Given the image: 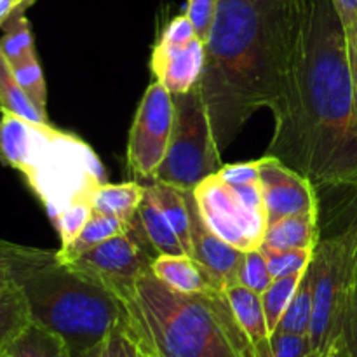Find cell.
Masks as SVG:
<instances>
[{
  "instance_id": "cell-39",
  "label": "cell",
  "mask_w": 357,
  "mask_h": 357,
  "mask_svg": "<svg viewBox=\"0 0 357 357\" xmlns=\"http://www.w3.org/2000/svg\"><path fill=\"white\" fill-rule=\"evenodd\" d=\"M23 3H31V2H21V0H0V28L10 17V14L17 9Z\"/></svg>"
},
{
  "instance_id": "cell-35",
  "label": "cell",
  "mask_w": 357,
  "mask_h": 357,
  "mask_svg": "<svg viewBox=\"0 0 357 357\" xmlns=\"http://www.w3.org/2000/svg\"><path fill=\"white\" fill-rule=\"evenodd\" d=\"M218 176L230 185H248L260 181V159L243 164H227Z\"/></svg>"
},
{
  "instance_id": "cell-41",
  "label": "cell",
  "mask_w": 357,
  "mask_h": 357,
  "mask_svg": "<svg viewBox=\"0 0 357 357\" xmlns=\"http://www.w3.org/2000/svg\"><path fill=\"white\" fill-rule=\"evenodd\" d=\"M6 288H7V284H6V282L2 281V279H0V293H2L3 289H6Z\"/></svg>"
},
{
  "instance_id": "cell-22",
  "label": "cell",
  "mask_w": 357,
  "mask_h": 357,
  "mask_svg": "<svg viewBox=\"0 0 357 357\" xmlns=\"http://www.w3.org/2000/svg\"><path fill=\"white\" fill-rule=\"evenodd\" d=\"M28 6L30 3H23V6L17 7L10 14L9 20L2 24L0 51L3 52V56H6L10 65H16V63L23 61L28 56L37 54L35 52V42L30 28V21H28L26 14H24Z\"/></svg>"
},
{
  "instance_id": "cell-9",
  "label": "cell",
  "mask_w": 357,
  "mask_h": 357,
  "mask_svg": "<svg viewBox=\"0 0 357 357\" xmlns=\"http://www.w3.org/2000/svg\"><path fill=\"white\" fill-rule=\"evenodd\" d=\"M155 257V250L146 241L136 215L128 232L91 248L80 257L70 260V264L86 272L94 281L101 282L122 302L135 291L136 282L150 271Z\"/></svg>"
},
{
  "instance_id": "cell-42",
  "label": "cell",
  "mask_w": 357,
  "mask_h": 357,
  "mask_svg": "<svg viewBox=\"0 0 357 357\" xmlns=\"http://www.w3.org/2000/svg\"><path fill=\"white\" fill-rule=\"evenodd\" d=\"M142 357H152V356L146 354V352H143V351H142Z\"/></svg>"
},
{
  "instance_id": "cell-27",
  "label": "cell",
  "mask_w": 357,
  "mask_h": 357,
  "mask_svg": "<svg viewBox=\"0 0 357 357\" xmlns=\"http://www.w3.org/2000/svg\"><path fill=\"white\" fill-rule=\"evenodd\" d=\"M13 66L14 77H16L17 84L26 94L28 100L38 108L44 115H47L45 108H47V87H45L44 72L38 63L37 54H31L24 58L23 61L16 63Z\"/></svg>"
},
{
  "instance_id": "cell-7",
  "label": "cell",
  "mask_w": 357,
  "mask_h": 357,
  "mask_svg": "<svg viewBox=\"0 0 357 357\" xmlns=\"http://www.w3.org/2000/svg\"><path fill=\"white\" fill-rule=\"evenodd\" d=\"M312 274V351L333 357L357 282L356 255L347 234L321 239L309 265Z\"/></svg>"
},
{
  "instance_id": "cell-8",
  "label": "cell",
  "mask_w": 357,
  "mask_h": 357,
  "mask_svg": "<svg viewBox=\"0 0 357 357\" xmlns=\"http://www.w3.org/2000/svg\"><path fill=\"white\" fill-rule=\"evenodd\" d=\"M194 197L206 225L230 246L251 251L264 244L268 222L260 181L230 185L213 174L194 188Z\"/></svg>"
},
{
  "instance_id": "cell-33",
  "label": "cell",
  "mask_w": 357,
  "mask_h": 357,
  "mask_svg": "<svg viewBox=\"0 0 357 357\" xmlns=\"http://www.w3.org/2000/svg\"><path fill=\"white\" fill-rule=\"evenodd\" d=\"M220 0H187L185 16L194 26L195 33L202 42H208L211 35L213 23H215L216 10H218Z\"/></svg>"
},
{
  "instance_id": "cell-23",
  "label": "cell",
  "mask_w": 357,
  "mask_h": 357,
  "mask_svg": "<svg viewBox=\"0 0 357 357\" xmlns=\"http://www.w3.org/2000/svg\"><path fill=\"white\" fill-rule=\"evenodd\" d=\"M0 108L28 119L35 124H49L47 115L42 114L23 93L16 77H14L13 66L7 61L2 51H0Z\"/></svg>"
},
{
  "instance_id": "cell-17",
  "label": "cell",
  "mask_w": 357,
  "mask_h": 357,
  "mask_svg": "<svg viewBox=\"0 0 357 357\" xmlns=\"http://www.w3.org/2000/svg\"><path fill=\"white\" fill-rule=\"evenodd\" d=\"M223 291H225L227 300H229L230 307H232V312L236 316L237 323L243 328L246 337L250 338L253 347L260 344V342L267 340L271 337V331H268L267 319H265L261 295L255 293L253 289L246 288V286L239 284V282L229 286Z\"/></svg>"
},
{
  "instance_id": "cell-40",
  "label": "cell",
  "mask_w": 357,
  "mask_h": 357,
  "mask_svg": "<svg viewBox=\"0 0 357 357\" xmlns=\"http://www.w3.org/2000/svg\"><path fill=\"white\" fill-rule=\"evenodd\" d=\"M307 357H331V356H328V354H321V352L312 351V352H310V354L307 356Z\"/></svg>"
},
{
  "instance_id": "cell-13",
  "label": "cell",
  "mask_w": 357,
  "mask_h": 357,
  "mask_svg": "<svg viewBox=\"0 0 357 357\" xmlns=\"http://www.w3.org/2000/svg\"><path fill=\"white\" fill-rule=\"evenodd\" d=\"M183 195L188 206V213H190V258H194L195 264L201 267L213 288L227 289L229 286L237 284L244 251L230 246L206 225L199 213L194 190H183Z\"/></svg>"
},
{
  "instance_id": "cell-34",
  "label": "cell",
  "mask_w": 357,
  "mask_h": 357,
  "mask_svg": "<svg viewBox=\"0 0 357 357\" xmlns=\"http://www.w3.org/2000/svg\"><path fill=\"white\" fill-rule=\"evenodd\" d=\"M333 357H357V282L345 314L342 337Z\"/></svg>"
},
{
  "instance_id": "cell-29",
  "label": "cell",
  "mask_w": 357,
  "mask_h": 357,
  "mask_svg": "<svg viewBox=\"0 0 357 357\" xmlns=\"http://www.w3.org/2000/svg\"><path fill=\"white\" fill-rule=\"evenodd\" d=\"M312 352L309 337L274 331L267 340L255 345V357H307Z\"/></svg>"
},
{
  "instance_id": "cell-19",
  "label": "cell",
  "mask_w": 357,
  "mask_h": 357,
  "mask_svg": "<svg viewBox=\"0 0 357 357\" xmlns=\"http://www.w3.org/2000/svg\"><path fill=\"white\" fill-rule=\"evenodd\" d=\"M0 354L6 357H73L59 335L31 321Z\"/></svg>"
},
{
  "instance_id": "cell-43",
  "label": "cell",
  "mask_w": 357,
  "mask_h": 357,
  "mask_svg": "<svg viewBox=\"0 0 357 357\" xmlns=\"http://www.w3.org/2000/svg\"><path fill=\"white\" fill-rule=\"evenodd\" d=\"M21 2H33V0H21Z\"/></svg>"
},
{
  "instance_id": "cell-4",
  "label": "cell",
  "mask_w": 357,
  "mask_h": 357,
  "mask_svg": "<svg viewBox=\"0 0 357 357\" xmlns=\"http://www.w3.org/2000/svg\"><path fill=\"white\" fill-rule=\"evenodd\" d=\"M122 303L139 349L152 357H255L223 289L185 295L149 271Z\"/></svg>"
},
{
  "instance_id": "cell-18",
  "label": "cell",
  "mask_w": 357,
  "mask_h": 357,
  "mask_svg": "<svg viewBox=\"0 0 357 357\" xmlns=\"http://www.w3.org/2000/svg\"><path fill=\"white\" fill-rule=\"evenodd\" d=\"M138 222L146 241L155 250L157 255H174V257L187 255L183 246H181L180 239L174 234L173 227L169 225L164 213L157 206L153 195L150 194L149 187L145 188V195H143L142 202H139Z\"/></svg>"
},
{
  "instance_id": "cell-24",
  "label": "cell",
  "mask_w": 357,
  "mask_h": 357,
  "mask_svg": "<svg viewBox=\"0 0 357 357\" xmlns=\"http://www.w3.org/2000/svg\"><path fill=\"white\" fill-rule=\"evenodd\" d=\"M310 324H312V274H310V268H307L275 331L309 337Z\"/></svg>"
},
{
  "instance_id": "cell-3",
  "label": "cell",
  "mask_w": 357,
  "mask_h": 357,
  "mask_svg": "<svg viewBox=\"0 0 357 357\" xmlns=\"http://www.w3.org/2000/svg\"><path fill=\"white\" fill-rule=\"evenodd\" d=\"M0 279L21 293L31 323L59 335L73 357H86L128 319L110 289L58 251L0 241Z\"/></svg>"
},
{
  "instance_id": "cell-37",
  "label": "cell",
  "mask_w": 357,
  "mask_h": 357,
  "mask_svg": "<svg viewBox=\"0 0 357 357\" xmlns=\"http://www.w3.org/2000/svg\"><path fill=\"white\" fill-rule=\"evenodd\" d=\"M347 37V52H349V65H351L352 86H354L356 103H357V26L345 30Z\"/></svg>"
},
{
  "instance_id": "cell-26",
  "label": "cell",
  "mask_w": 357,
  "mask_h": 357,
  "mask_svg": "<svg viewBox=\"0 0 357 357\" xmlns=\"http://www.w3.org/2000/svg\"><path fill=\"white\" fill-rule=\"evenodd\" d=\"M303 274L288 275V278H279L271 282L267 289L261 293V303H264L265 319H267V326L271 333H274L278 328L279 321L284 316L286 309L291 303L293 296H295L296 289H298L300 282H302Z\"/></svg>"
},
{
  "instance_id": "cell-31",
  "label": "cell",
  "mask_w": 357,
  "mask_h": 357,
  "mask_svg": "<svg viewBox=\"0 0 357 357\" xmlns=\"http://www.w3.org/2000/svg\"><path fill=\"white\" fill-rule=\"evenodd\" d=\"M272 281H274V278H272L271 271H268L267 258H265V253L261 251V248L244 251L243 265H241L237 282L246 286V288L253 289L258 295H261L271 286Z\"/></svg>"
},
{
  "instance_id": "cell-38",
  "label": "cell",
  "mask_w": 357,
  "mask_h": 357,
  "mask_svg": "<svg viewBox=\"0 0 357 357\" xmlns=\"http://www.w3.org/2000/svg\"><path fill=\"white\" fill-rule=\"evenodd\" d=\"M354 199L351 202V216H349V222L345 225V229L342 230L344 234H347L349 239H351L352 248H354L356 255V271H357V188H354Z\"/></svg>"
},
{
  "instance_id": "cell-36",
  "label": "cell",
  "mask_w": 357,
  "mask_h": 357,
  "mask_svg": "<svg viewBox=\"0 0 357 357\" xmlns=\"http://www.w3.org/2000/svg\"><path fill=\"white\" fill-rule=\"evenodd\" d=\"M345 30L357 26V0H331Z\"/></svg>"
},
{
  "instance_id": "cell-21",
  "label": "cell",
  "mask_w": 357,
  "mask_h": 357,
  "mask_svg": "<svg viewBox=\"0 0 357 357\" xmlns=\"http://www.w3.org/2000/svg\"><path fill=\"white\" fill-rule=\"evenodd\" d=\"M128 230L129 225L122 222V220L93 211V216L86 223L82 232L77 236V239L66 248H59L58 255L63 260L70 261L73 258L80 257L82 253H86V251H89L91 248L98 246V244L105 243V241L112 239V237L119 236V234L128 232Z\"/></svg>"
},
{
  "instance_id": "cell-16",
  "label": "cell",
  "mask_w": 357,
  "mask_h": 357,
  "mask_svg": "<svg viewBox=\"0 0 357 357\" xmlns=\"http://www.w3.org/2000/svg\"><path fill=\"white\" fill-rule=\"evenodd\" d=\"M145 188L138 181L129 183H103L89 195V204L94 213L115 216L124 223L131 225L138 215L139 202L145 195Z\"/></svg>"
},
{
  "instance_id": "cell-6",
  "label": "cell",
  "mask_w": 357,
  "mask_h": 357,
  "mask_svg": "<svg viewBox=\"0 0 357 357\" xmlns=\"http://www.w3.org/2000/svg\"><path fill=\"white\" fill-rule=\"evenodd\" d=\"M174 122L166 157L152 181L194 190L223 167L201 84L188 93L173 94Z\"/></svg>"
},
{
  "instance_id": "cell-28",
  "label": "cell",
  "mask_w": 357,
  "mask_h": 357,
  "mask_svg": "<svg viewBox=\"0 0 357 357\" xmlns=\"http://www.w3.org/2000/svg\"><path fill=\"white\" fill-rule=\"evenodd\" d=\"M267 258L268 271L272 278H288V275L302 274L309 268L314 258L316 248H300V250H272V248L260 246Z\"/></svg>"
},
{
  "instance_id": "cell-20",
  "label": "cell",
  "mask_w": 357,
  "mask_h": 357,
  "mask_svg": "<svg viewBox=\"0 0 357 357\" xmlns=\"http://www.w3.org/2000/svg\"><path fill=\"white\" fill-rule=\"evenodd\" d=\"M150 194L155 199L157 206L164 216L167 218L169 225L173 227L174 234L180 239L185 253L192 257V236H190V213H188L187 201H185L183 190L173 187V185L152 181L149 187Z\"/></svg>"
},
{
  "instance_id": "cell-14",
  "label": "cell",
  "mask_w": 357,
  "mask_h": 357,
  "mask_svg": "<svg viewBox=\"0 0 357 357\" xmlns=\"http://www.w3.org/2000/svg\"><path fill=\"white\" fill-rule=\"evenodd\" d=\"M150 271L153 272L160 282L167 286V288L174 289L178 293H185V295H199V293H206L213 289L211 282L204 275L194 258L188 255H157L152 261Z\"/></svg>"
},
{
  "instance_id": "cell-30",
  "label": "cell",
  "mask_w": 357,
  "mask_h": 357,
  "mask_svg": "<svg viewBox=\"0 0 357 357\" xmlns=\"http://www.w3.org/2000/svg\"><path fill=\"white\" fill-rule=\"evenodd\" d=\"M86 357H142V349L126 319L117 324L107 335V338Z\"/></svg>"
},
{
  "instance_id": "cell-12",
  "label": "cell",
  "mask_w": 357,
  "mask_h": 357,
  "mask_svg": "<svg viewBox=\"0 0 357 357\" xmlns=\"http://www.w3.org/2000/svg\"><path fill=\"white\" fill-rule=\"evenodd\" d=\"M260 188L268 225L300 213H319L312 181L275 157L260 159Z\"/></svg>"
},
{
  "instance_id": "cell-10",
  "label": "cell",
  "mask_w": 357,
  "mask_h": 357,
  "mask_svg": "<svg viewBox=\"0 0 357 357\" xmlns=\"http://www.w3.org/2000/svg\"><path fill=\"white\" fill-rule=\"evenodd\" d=\"M173 122V94L155 80L146 87L129 131L128 164L135 176L155 178L169 146Z\"/></svg>"
},
{
  "instance_id": "cell-5",
  "label": "cell",
  "mask_w": 357,
  "mask_h": 357,
  "mask_svg": "<svg viewBox=\"0 0 357 357\" xmlns=\"http://www.w3.org/2000/svg\"><path fill=\"white\" fill-rule=\"evenodd\" d=\"M0 162L23 174L51 220L107 183L103 164L86 142L2 108Z\"/></svg>"
},
{
  "instance_id": "cell-32",
  "label": "cell",
  "mask_w": 357,
  "mask_h": 357,
  "mask_svg": "<svg viewBox=\"0 0 357 357\" xmlns=\"http://www.w3.org/2000/svg\"><path fill=\"white\" fill-rule=\"evenodd\" d=\"M91 216H93V208H91L89 201H79L73 202L66 209H63L52 220V223L58 229L59 239H61V248H66L77 239V236L82 232V229L89 222Z\"/></svg>"
},
{
  "instance_id": "cell-2",
  "label": "cell",
  "mask_w": 357,
  "mask_h": 357,
  "mask_svg": "<svg viewBox=\"0 0 357 357\" xmlns=\"http://www.w3.org/2000/svg\"><path fill=\"white\" fill-rule=\"evenodd\" d=\"M305 0H220L201 89L220 152L281 93Z\"/></svg>"
},
{
  "instance_id": "cell-15",
  "label": "cell",
  "mask_w": 357,
  "mask_h": 357,
  "mask_svg": "<svg viewBox=\"0 0 357 357\" xmlns=\"http://www.w3.org/2000/svg\"><path fill=\"white\" fill-rule=\"evenodd\" d=\"M321 241L319 213H300L268 225L261 246L272 250L316 248Z\"/></svg>"
},
{
  "instance_id": "cell-1",
  "label": "cell",
  "mask_w": 357,
  "mask_h": 357,
  "mask_svg": "<svg viewBox=\"0 0 357 357\" xmlns=\"http://www.w3.org/2000/svg\"><path fill=\"white\" fill-rule=\"evenodd\" d=\"M267 155L314 185L357 188V103L345 28L331 0H305Z\"/></svg>"
},
{
  "instance_id": "cell-44",
  "label": "cell",
  "mask_w": 357,
  "mask_h": 357,
  "mask_svg": "<svg viewBox=\"0 0 357 357\" xmlns=\"http://www.w3.org/2000/svg\"><path fill=\"white\" fill-rule=\"evenodd\" d=\"M0 357H6V356H2V354H0Z\"/></svg>"
},
{
  "instance_id": "cell-25",
  "label": "cell",
  "mask_w": 357,
  "mask_h": 357,
  "mask_svg": "<svg viewBox=\"0 0 357 357\" xmlns=\"http://www.w3.org/2000/svg\"><path fill=\"white\" fill-rule=\"evenodd\" d=\"M30 314L21 293L7 286L0 293V352L30 324Z\"/></svg>"
},
{
  "instance_id": "cell-11",
  "label": "cell",
  "mask_w": 357,
  "mask_h": 357,
  "mask_svg": "<svg viewBox=\"0 0 357 357\" xmlns=\"http://www.w3.org/2000/svg\"><path fill=\"white\" fill-rule=\"evenodd\" d=\"M204 59L206 44L197 37L188 17L181 14L164 28L152 51L150 70L171 94H181L201 84Z\"/></svg>"
}]
</instances>
